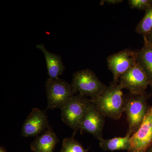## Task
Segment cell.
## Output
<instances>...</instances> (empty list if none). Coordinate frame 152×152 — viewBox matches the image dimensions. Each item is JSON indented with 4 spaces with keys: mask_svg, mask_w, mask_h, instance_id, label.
Listing matches in <instances>:
<instances>
[{
    "mask_svg": "<svg viewBox=\"0 0 152 152\" xmlns=\"http://www.w3.org/2000/svg\"><path fill=\"white\" fill-rule=\"evenodd\" d=\"M132 134L127 132L124 137H116L105 140H99L100 146L105 151H116L120 150L129 151L130 148V139Z\"/></svg>",
    "mask_w": 152,
    "mask_h": 152,
    "instance_id": "cell-14",
    "label": "cell"
},
{
    "mask_svg": "<svg viewBox=\"0 0 152 152\" xmlns=\"http://www.w3.org/2000/svg\"><path fill=\"white\" fill-rule=\"evenodd\" d=\"M152 29V7L145 10L143 18L136 28V32L143 36Z\"/></svg>",
    "mask_w": 152,
    "mask_h": 152,
    "instance_id": "cell-15",
    "label": "cell"
},
{
    "mask_svg": "<svg viewBox=\"0 0 152 152\" xmlns=\"http://www.w3.org/2000/svg\"><path fill=\"white\" fill-rule=\"evenodd\" d=\"M146 152H152V145H151V146L147 150Z\"/></svg>",
    "mask_w": 152,
    "mask_h": 152,
    "instance_id": "cell-21",
    "label": "cell"
},
{
    "mask_svg": "<svg viewBox=\"0 0 152 152\" xmlns=\"http://www.w3.org/2000/svg\"><path fill=\"white\" fill-rule=\"evenodd\" d=\"M137 62L146 74L152 87V45L145 39L142 48L138 51Z\"/></svg>",
    "mask_w": 152,
    "mask_h": 152,
    "instance_id": "cell-13",
    "label": "cell"
},
{
    "mask_svg": "<svg viewBox=\"0 0 152 152\" xmlns=\"http://www.w3.org/2000/svg\"><path fill=\"white\" fill-rule=\"evenodd\" d=\"M152 145V107H149L141 125L131 136L129 152H146Z\"/></svg>",
    "mask_w": 152,
    "mask_h": 152,
    "instance_id": "cell-7",
    "label": "cell"
},
{
    "mask_svg": "<svg viewBox=\"0 0 152 152\" xmlns=\"http://www.w3.org/2000/svg\"><path fill=\"white\" fill-rule=\"evenodd\" d=\"M147 96L145 93L139 95L131 94L125 98L124 112L129 124L128 132L132 135L140 127L146 115Z\"/></svg>",
    "mask_w": 152,
    "mask_h": 152,
    "instance_id": "cell-4",
    "label": "cell"
},
{
    "mask_svg": "<svg viewBox=\"0 0 152 152\" xmlns=\"http://www.w3.org/2000/svg\"><path fill=\"white\" fill-rule=\"evenodd\" d=\"M128 4L132 9L146 10L152 7V0H129Z\"/></svg>",
    "mask_w": 152,
    "mask_h": 152,
    "instance_id": "cell-17",
    "label": "cell"
},
{
    "mask_svg": "<svg viewBox=\"0 0 152 152\" xmlns=\"http://www.w3.org/2000/svg\"><path fill=\"white\" fill-rule=\"evenodd\" d=\"M121 85L112 82L97 96L90 101L105 117L113 119H119L124 112L125 98Z\"/></svg>",
    "mask_w": 152,
    "mask_h": 152,
    "instance_id": "cell-1",
    "label": "cell"
},
{
    "mask_svg": "<svg viewBox=\"0 0 152 152\" xmlns=\"http://www.w3.org/2000/svg\"><path fill=\"white\" fill-rule=\"evenodd\" d=\"M104 122V116L91 101L79 130L81 133H89L99 140L102 138Z\"/></svg>",
    "mask_w": 152,
    "mask_h": 152,
    "instance_id": "cell-9",
    "label": "cell"
},
{
    "mask_svg": "<svg viewBox=\"0 0 152 152\" xmlns=\"http://www.w3.org/2000/svg\"><path fill=\"white\" fill-rule=\"evenodd\" d=\"M58 141L56 133L50 127L31 143V150L34 152H53Z\"/></svg>",
    "mask_w": 152,
    "mask_h": 152,
    "instance_id": "cell-12",
    "label": "cell"
},
{
    "mask_svg": "<svg viewBox=\"0 0 152 152\" xmlns=\"http://www.w3.org/2000/svg\"><path fill=\"white\" fill-rule=\"evenodd\" d=\"M119 83L123 88L126 89L132 95L145 93L147 87L150 85L146 74L138 62L120 77Z\"/></svg>",
    "mask_w": 152,
    "mask_h": 152,
    "instance_id": "cell-8",
    "label": "cell"
},
{
    "mask_svg": "<svg viewBox=\"0 0 152 152\" xmlns=\"http://www.w3.org/2000/svg\"><path fill=\"white\" fill-rule=\"evenodd\" d=\"M90 102L86 97L75 95L61 109L63 121L75 132L80 129Z\"/></svg>",
    "mask_w": 152,
    "mask_h": 152,
    "instance_id": "cell-2",
    "label": "cell"
},
{
    "mask_svg": "<svg viewBox=\"0 0 152 152\" xmlns=\"http://www.w3.org/2000/svg\"><path fill=\"white\" fill-rule=\"evenodd\" d=\"M143 37L144 39L152 45V29Z\"/></svg>",
    "mask_w": 152,
    "mask_h": 152,
    "instance_id": "cell-19",
    "label": "cell"
},
{
    "mask_svg": "<svg viewBox=\"0 0 152 152\" xmlns=\"http://www.w3.org/2000/svg\"><path fill=\"white\" fill-rule=\"evenodd\" d=\"M0 152H7L6 149L3 146H1L0 148Z\"/></svg>",
    "mask_w": 152,
    "mask_h": 152,
    "instance_id": "cell-20",
    "label": "cell"
},
{
    "mask_svg": "<svg viewBox=\"0 0 152 152\" xmlns=\"http://www.w3.org/2000/svg\"><path fill=\"white\" fill-rule=\"evenodd\" d=\"M138 52L125 49L107 58L108 66L113 77V82L119 83L120 77L137 63Z\"/></svg>",
    "mask_w": 152,
    "mask_h": 152,
    "instance_id": "cell-6",
    "label": "cell"
},
{
    "mask_svg": "<svg viewBox=\"0 0 152 152\" xmlns=\"http://www.w3.org/2000/svg\"><path fill=\"white\" fill-rule=\"evenodd\" d=\"M36 47L40 50L45 56L49 78L53 80L59 78L65 68L60 55L48 51L43 44H38Z\"/></svg>",
    "mask_w": 152,
    "mask_h": 152,
    "instance_id": "cell-11",
    "label": "cell"
},
{
    "mask_svg": "<svg viewBox=\"0 0 152 152\" xmlns=\"http://www.w3.org/2000/svg\"><path fill=\"white\" fill-rule=\"evenodd\" d=\"M50 128L46 114L35 108L25 121L22 126V134L26 137L38 136Z\"/></svg>",
    "mask_w": 152,
    "mask_h": 152,
    "instance_id": "cell-10",
    "label": "cell"
},
{
    "mask_svg": "<svg viewBox=\"0 0 152 152\" xmlns=\"http://www.w3.org/2000/svg\"><path fill=\"white\" fill-rule=\"evenodd\" d=\"M71 84L77 93L83 96H91V98L100 94L107 87L88 69L75 73Z\"/></svg>",
    "mask_w": 152,
    "mask_h": 152,
    "instance_id": "cell-5",
    "label": "cell"
},
{
    "mask_svg": "<svg viewBox=\"0 0 152 152\" xmlns=\"http://www.w3.org/2000/svg\"><path fill=\"white\" fill-rule=\"evenodd\" d=\"M123 1L122 0H103L101 1L100 4L103 5L105 3H107L108 4L113 5L122 2Z\"/></svg>",
    "mask_w": 152,
    "mask_h": 152,
    "instance_id": "cell-18",
    "label": "cell"
},
{
    "mask_svg": "<svg viewBox=\"0 0 152 152\" xmlns=\"http://www.w3.org/2000/svg\"><path fill=\"white\" fill-rule=\"evenodd\" d=\"M45 88L48 109L51 110L61 109L77 93L72 84L60 78L47 79Z\"/></svg>",
    "mask_w": 152,
    "mask_h": 152,
    "instance_id": "cell-3",
    "label": "cell"
},
{
    "mask_svg": "<svg viewBox=\"0 0 152 152\" xmlns=\"http://www.w3.org/2000/svg\"><path fill=\"white\" fill-rule=\"evenodd\" d=\"M76 132L70 137L66 138L63 141L62 146L60 152H87L88 150L84 149L81 144L75 139Z\"/></svg>",
    "mask_w": 152,
    "mask_h": 152,
    "instance_id": "cell-16",
    "label": "cell"
}]
</instances>
